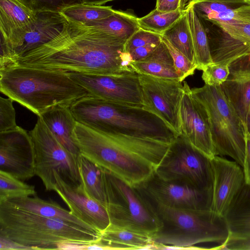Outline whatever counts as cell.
I'll use <instances>...</instances> for the list:
<instances>
[{"mask_svg":"<svg viewBox=\"0 0 250 250\" xmlns=\"http://www.w3.org/2000/svg\"><path fill=\"white\" fill-rule=\"evenodd\" d=\"M125 42L94 27L67 19L57 37L16 59L12 66L95 74L135 72L129 53L125 49Z\"/></svg>","mask_w":250,"mask_h":250,"instance_id":"1","label":"cell"},{"mask_svg":"<svg viewBox=\"0 0 250 250\" xmlns=\"http://www.w3.org/2000/svg\"><path fill=\"white\" fill-rule=\"evenodd\" d=\"M72 137L81 155L132 186L140 185L154 174L170 144L102 132L78 122Z\"/></svg>","mask_w":250,"mask_h":250,"instance_id":"2","label":"cell"},{"mask_svg":"<svg viewBox=\"0 0 250 250\" xmlns=\"http://www.w3.org/2000/svg\"><path fill=\"white\" fill-rule=\"evenodd\" d=\"M0 91L40 116L57 106L70 107L89 95L69 72L15 66L0 70Z\"/></svg>","mask_w":250,"mask_h":250,"instance_id":"3","label":"cell"},{"mask_svg":"<svg viewBox=\"0 0 250 250\" xmlns=\"http://www.w3.org/2000/svg\"><path fill=\"white\" fill-rule=\"evenodd\" d=\"M70 109L77 122L104 133H121L171 143L178 135L163 120L145 108L88 95Z\"/></svg>","mask_w":250,"mask_h":250,"instance_id":"4","label":"cell"},{"mask_svg":"<svg viewBox=\"0 0 250 250\" xmlns=\"http://www.w3.org/2000/svg\"><path fill=\"white\" fill-rule=\"evenodd\" d=\"M100 233L63 221L23 210L6 202L0 204V236L33 250H58L66 242L96 243Z\"/></svg>","mask_w":250,"mask_h":250,"instance_id":"5","label":"cell"},{"mask_svg":"<svg viewBox=\"0 0 250 250\" xmlns=\"http://www.w3.org/2000/svg\"><path fill=\"white\" fill-rule=\"evenodd\" d=\"M146 199L161 224L160 229L151 237L156 249H205L195 245L202 243L221 245L229 236L225 218L210 210L174 208Z\"/></svg>","mask_w":250,"mask_h":250,"instance_id":"6","label":"cell"},{"mask_svg":"<svg viewBox=\"0 0 250 250\" xmlns=\"http://www.w3.org/2000/svg\"><path fill=\"white\" fill-rule=\"evenodd\" d=\"M208 119L215 155L229 156L244 167L247 131L221 86L207 84L191 89Z\"/></svg>","mask_w":250,"mask_h":250,"instance_id":"7","label":"cell"},{"mask_svg":"<svg viewBox=\"0 0 250 250\" xmlns=\"http://www.w3.org/2000/svg\"><path fill=\"white\" fill-rule=\"evenodd\" d=\"M102 169L110 225L151 237L161 224L149 201L136 186Z\"/></svg>","mask_w":250,"mask_h":250,"instance_id":"8","label":"cell"},{"mask_svg":"<svg viewBox=\"0 0 250 250\" xmlns=\"http://www.w3.org/2000/svg\"><path fill=\"white\" fill-rule=\"evenodd\" d=\"M35 151V175L46 190H53L56 175L69 185L82 189L78 157L64 148L38 116L34 127L29 132Z\"/></svg>","mask_w":250,"mask_h":250,"instance_id":"9","label":"cell"},{"mask_svg":"<svg viewBox=\"0 0 250 250\" xmlns=\"http://www.w3.org/2000/svg\"><path fill=\"white\" fill-rule=\"evenodd\" d=\"M154 174L163 180L188 185L211 194V159L182 134L171 142Z\"/></svg>","mask_w":250,"mask_h":250,"instance_id":"10","label":"cell"},{"mask_svg":"<svg viewBox=\"0 0 250 250\" xmlns=\"http://www.w3.org/2000/svg\"><path fill=\"white\" fill-rule=\"evenodd\" d=\"M90 95L106 101L144 107L139 74H95L69 72Z\"/></svg>","mask_w":250,"mask_h":250,"instance_id":"11","label":"cell"},{"mask_svg":"<svg viewBox=\"0 0 250 250\" xmlns=\"http://www.w3.org/2000/svg\"><path fill=\"white\" fill-rule=\"evenodd\" d=\"M139 77L144 107L160 117L178 135L181 134L182 82L144 74H139Z\"/></svg>","mask_w":250,"mask_h":250,"instance_id":"12","label":"cell"},{"mask_svg":"<svg viewBox=\"0 0 250 250\" xmlns=\"http://www.w3.org/2000/svg\"><path fill=\"white\" fill-rule=\"evenodd\" d=\"M136 187L149 200L167 207L210 210V193L188 185L163 180L154 174Z\"/></svg>","mask_w":250,"mask_h":250,"instance_id":"13","label":"cell"},{"mask_svg":"<svg viewBox=\"0 0 250 250\" xmlns=\"http://www.w3.org/2000/svg\"><path fill=\"white\" fill-rule=\"evenodd\" d=\"M35 151L29 132L17 125L0 132V170L22 181L35 175Z\"/></svg>","mask_w":250,"mask_h":250,"instance_id":"14","label":"cell"},{"mask_svg":"<svg viewBox=\"0 0 250 250\" xmlns=\"http://www.w3.org/2000/svg\"><path fill=\"white\" fill-rule=\"evenodd\" d=\"M212 187L210 210L225 217L245 183L242 167L235 161L216 155L211 159Z\"/></svg>","mask_w":250,"mask_h":250,"instance_id":"15","label":"cell"},{"mask_svg":"<svg viewBox=\"0 0 250 250\" xmlns=\"http://www.w3.org/2000/svg\"><path fill=\"white\" fill-rule=\"evenodd\" d=\"M37 19V12L19 0H0V56H11L13 64L15 52L22 45Z\"/></svg>","mask_w":250,"mask_h":250,"instance_id":"16","label":"cell"},{"mask_svg":"<svg viewBox=\"0 0 250 250\" xmlns=\"http://www.w3.org/2000/svg\"><path fill=\"white\" fill-rule=\"evenodd\" d=\"M184 93L180 107L181 134L209 158L215 155L206 113L195 99L187 82L183 83Z\"/></svg>","mask_w":250,"mask_h":250,"instance_id":"17","label":"cell"},{"mask_svg":"<svg viewBox=\"0 0 250 250\" xmlns=\"http://www.w3.org/2000/svg\"><path fill=\"white\" fill-rule=\"evenodd\" d=\"M55 179L53 191L67 205L72 214L100 234L108 227L110 220L105 207L69 185L58 175Z\"/></svg>","mask_w":250,"mask_h":250,"instance_id":"18","label":"cell"},{"mask_svg":"<svg viewBox=\"0 0 250 250\" xmlns=\"http://www.w3.org/2000/svg\"><path fill=\"white\" fill-rule=\"evenodd\" d=\"M229 70L228 79L221 86L246 126L250 105V55L232 62Z\"/></svg>","mask_w":250,"mask_h":250,"instance_id":"19","label":"cell"},{"mask_svg":"<svg viewBox=\"0 0 250 250\" xmlns=\"http://www.w3.org/2000/svg\"><path fill=\"white\" fill-rule=\"evenodd\" d=\"M37 14V19L31 30L26 35L22 45L14 54L13 64L16 59L57 37L67 21L61 11L46 10Z\"/></svg>","mask_w":250,"mask_h":250,"instance_id":"20","label":"cell"},{"mask_svg":"<svg viewBox=\"0 0 250 250\" xmlns=\"http://www.w3.org/2000/svg\"><path fill=\"white\" fill-rule=\"evenodd\" d=\"M6 202L23 210L31 212L44 217L63 221L90 230L98 232L91 227L75 216L70 211L63 208L52 199L43 200L37 195H35L32 196L15 198Z\"/></svg>","mask_w":250,"mask_h":250,"instance_id":"21","label":"cell"},{"mask_svg":"<svg viewBox=\"0 0 250 250\" xmlns=\"http://www.w3.org/2000/svg\"><path fill=\"white\" fill-rule=\"evenodd\" d=\"M54 136L71 153L78 156L79 149L72 136L77 123L70 107L57 106L40 116Z\"/></svg>","mask_w":250,"mask_h":250,"instance_id":"22","label":"cell"},{"mask_svg":"<svg viewBox=\"0 0 250 250\" xmlns=\"http://www.w3.org/2000/svg\"><path fill=\"white\" fill-rule=\"evenodd\" d=\"M97 242L107 250H154L156 245L148 235L111 225L101 233Z\"/></svg>","mask_w":250,"mask_h":250,"instance_id":"23","label":"cell"},{"mask_svg":"<svg viewBox=\"0 0 250 250\" xmlns=\"http://www.w3.org/2000/svg\"><path fill=\"white\" fill-rule=\"evenodd\" d=\"M131 66L139 74L181 81L171 56L162 40L159 46L147 57L139 61H132Z\"/></svg>","mask_w":250,"mask_h":250,"instance_id":"24","label":"cell"},{"mask_svg":"<svg viewBox=\"0 0 250 250\" xmlns=\"http://www.w3.org/2000/svg\"><path fill=\"white\" fill-rule=\"evenodd\" d=\"M82 191L87 197L106 208V198L103 179L102 169L83 156L78 157Z\"/></svg>","mask_w":250,"mask_h":250,"instance_id":"25","label":"cell"},{"mask_svg":"<svg viewBox=\"0 0 250 250\" xmlns=\"http://www.w3.org/2000/svg\"><path fill=\"white\" fill-rule=\"evenodd\" d=\"M184 11L190 28L197 69L202 71L213 62L208 36L193 6L188 5Z\"/></svg>","mask_w":250,"mask_h":250,"instance_id":"26","label":"cell"},{"mask_svg":"<svg viewBox=\"0 0 250 250\" xmlns=\"http://www.w3.org/2000/svg\"><path fill=\"white\" fill-rule=\"evenodd\" d=\"M225 219L229 234H250V185L245 184L229 208Z\"/></svg>","mask_w":250,"mask_h":250,"instance_id":"27","label":"cell"},{"mask_svg":"<svg viewBox=\"0 0 250 250\" xmlns=\"http://www.w3.org/2000/svg\"><path fill=\"white\" fill-rule=\"evenodd\" d=\"M138 19L132 14L116 10L105 19L84 24L126 41L140 28Z\"/></svg>","mask_w":250,"mask_h":250,"instance_id":"28","label":"cell"},{"mask_svg":"<svg viewBox=\"0 0 250 250\" xmlns=\"http://www.w3.org/2000/svg\"><path fill=\"white\" fill-rule=\"evenodd\" d=\"M162 35L196 64L191 33L185 11L181 17Z\"/></svg>","mask_w":250,"mask_h":250,"instance_id":"29","label":"cell"},{"mask_svg":"<svg viewBox=\"0 0 250 250\" xmlns=\"http://www.w3.org/2000/svg\"><path fill=\"white\" fill-rule=\"evenodd\" d=\"M210 52L213 62L229 65L237 60L250 55V44L237 40L224 32L217 47Z\"/></svg>","mask_w":250,"mask_h":250,"instance_id":"30","label":"cell"},{"mask_svg":"<svg viewBox=\"0 0 250 250\" xmlns=\"http://www.w3.org/2000/svg\"><path fill=\"white\" fill-rule=\"evenodd\" d=\"M115 10L111 6L82 3L69 6L61 12L69 20L86 24L105 19L113 14Z\"/></svg>","mask_w":250,"mask_h":250,"instance_id":"31","label":"cell"},{"mask_svg":"<svg viewBox=\"0 0 250 250\" xmlns=\"http://www.w3.org/2000/svg\"><path fill=\"white\" fill-rule=\"evenodd\" d=\"M180 8L171 12H161L156 8L146 15L138 19L139 25L144 29L162 34L183 15Z\"/></svg>","mask_w":250,"mask_h":250,"instance_id":"32","label":"cell"},{"mask_svg":"<svg viewBox=\"0 0 250 250\" xmlns=\"http://www.w3.org/2000/svg\"><path fill=\"white\" fill-rule=\"evenodd\" d=\"M36 195L35 187L0 170V204L11 199Z\"/></svg>","mask_w":250,"mask_h":250,"instance_id":"33","label":"cell"},{"mask_svg":"<svg viewBox=\"0 0 250 250\" xmlns=\"http://www.w3.org/2000/svg\"><path fill=\"white\" fill-rule=\"evenodd\" d=\"M162 40L166 45L172 58L175 69L182 82L187 77L193 75L197 69L195 64L176 48L170 42L162 35Z\"/></svg>","mask_w":250,"mask_h":250,"instance_id":"34","label":"cell"},{"mask_svg":"<svg viewBox=\"0 0 250 250\" xmlns=\"http://www.w3.org/2000/svg\"><path fill=\"white\" fill-rule=\"evenodd\" d=\"M207 20L213 22L242 23L250 22V4L229 8L208 16Z\"/></svg>","mask_w":250,"mask_h":250,"instance_id":"35","label":"cell"},{"mask_svg":"<svg viewBox=\"0 0 250 250\" xmlns=\"http://www.w3.org/2000/svg\"><path fill=\"white\" fill-rule=\"evenodd\" d=\"M202 71V78L205 84L219 86L228 79L230 72L229 65L213 62L207 65Z\"/></svg>","mask_w":250,"mask_h":250,"instance_id":"36","label":"cell"},{"mask_svg":"<svg viewBox=\"0 0 250 250\" xmlns=\"http://www.w3.org/2000/svg\"><path fill=\"white\" fill-rule=\"evenodd\" d=\"M32 11H61L69 6L83 3V0H19Z\"/></svg>","mask_w":250,"mask_h":250,"instance_id":"37","label":"cell"},{"mask_svg":"<svg viewBox=\"0 0 250 250\" xmlns=\"http://www.w3.org/2000/svg\"><path fill=\"white\" fill-rule=\"evenodd\" d=\"M162 41V35L140 28L126 41L125 51L129 53L136 48Z\"/></svg>","mask_w":250,"mask_h":250,"instance_id":"38","label":"cell"},{"mask_svg":"<svg viewBox=\"0 0 250 250\" xmlns=\"http://www.w3.org/2000/svg\"><path fill=\"white\" fill-rule=\"evenodd\" d=\"M13 101L10 98L0 97V132L13 129L17 126Z\"/></svg>","mask_w":250,"mask_h":250,"instance_id":"39","label":"cell"},{"mask_svg":"<svg viewBox=\"0 0 250 250\" xmlns=\"http://www.w3.org/2000/svg\"><path fill=\"white\" fill-rule=\"evenodd\" d=\"M216 23L218 24L224 32L233 38L250 44V22Z\"/></svg>","mask_w":250,"mask_h":250,"instance_id":"40","label":"cell"},{"mask_svg":"<svg viewBox=\"0 0 250 250\" xmlns=\"http://www.w3.org/2000/svg\"><path fill=\"white\" fill-rule=\"evenodd\" d=\"M219 250H250V234L229 236L223 244L219 245Z\"/></svg>","mask_w":250,"mask_h":250,"instance_id":"41","label":"cell"},{"mask_svg":"<svg viewBox=\"0 0 250 250\" xmlns=\"http://www.w3.org/2000/svg\"><path fill=\"white\" fill-rule=\"evenodd\" d=\"M161 41L154 42L139 47L129 52L132 61H137L149 55L160 44Z\"/></svg>","mask_w":250,"mask_h":250,"instance_id":"42","label":"cell"},{"mask_svg":"<svg viewBox=\"0 0 250 250\" xmlns=\"http://www.w3.org/2000/svg\"><path fill=\"white\" fill-rule=\"evenodd\" d=\"M0 250H33L29 247L18 243L9 238L0 236Z\"/></svg>","mask_w":250,"mask_h":250,"instance_id":"43","label":"cell"},{"mask_svg":"<svg viewBox=\"0 0 250 250\" xmlns=\"http://www.w3.org/2000/svg\"><path fill=\"white\" fill-rule=\"evenodd\" d=\"M245 183L250 185V135L247 133L245 156L244 165L243 167Z\"/></svg>","mask_w":250,"mask_h":250,"instance_id":"44","label":"cell"},{"mask_svg":"<svg viewBox=\"0 0 250 250\" xmlns=\"http://www.w3.org/2000/svg\"><path fill=\"white\" fill-rule=\"evenodd\" d=\"M181 0H162L155 8L161 12H171L180 8Z\"/></svg>","mask_w":250,"mask_h":250,"instance_id":"45","label":"cell"},{"mask_svg":"<svg viewBox=\"0 0 250 250\" xmlns=\"http://www.w3.org/2000/svg\"><path fill=\"white\" fill-rule=\"evenodd\" d=\"M113 0H83V3L98 5H102L106 2Z\"/></svg>","mask_w":250,"mask_h":250,"instance_id":"46","label":"cell"},{"mask_svg":"<svg viewBox=\"0 0 250 250\" xmlns=\"http://www.w3.org/2000/svg\"><path fill=\"white\" fill-rule=\"evenodd\" d=\"M246 128L247 133L250 135V105L249 106L246 117Z\"/></svg>","mask_w":250,"mask_h":250,"instance_id":"47","label":"cell"},{"mask_svg":"<svg viewBox=\"0 0 250 250\" xmlns=\"http://www.w3.org/2000/svg\"><path fill=\"white\" fill-rule=\"evenodd\" d=\"M192 0H181L180 9L182 11L185 10L189 3Z\"/></svg>","mask_w":250,"mask_h":250,"instance_id":"48","label":"cell"},{"mask_svg":"<svg viewBox=\"0 0 250 250\" xmlns=\"http://www.w3.org/2000/svg\"><path fill=\"white\" fill-rule=\"evenodd\" d=\"M242 0L244 2H247L248 4H250V0Z\"/></svg>","mask_w":250,"mask_h":250,"instance_id":"49","label":"cell"},{"mask_svg":"<svg viewBox=\"0 0 250 250\" xmlns=\"http://www.w3.org/2000/svg\"><path fill=\"white\" fill-rule=\"evenodd\" d=\"M162 0H156V5L159 4Z\"/></svg>","mask_w":250,"mask_h":250,"instance_id":"50","label":"cell"},{"mask_svg":"<svg viewBox=\"0 0 250 250\" xmlns=\"http://www.w3.org/2000/svg\"><path fill=\"white\" fill-rule=\"evenodd\" d=\"M193 0H192V1H193Z\"/></svg>","mask_w":250,"mask_h":250,"instance_id":"51","label":"cell"}]
</instances>
